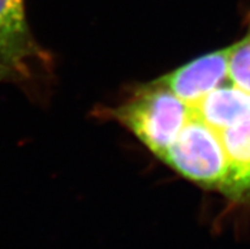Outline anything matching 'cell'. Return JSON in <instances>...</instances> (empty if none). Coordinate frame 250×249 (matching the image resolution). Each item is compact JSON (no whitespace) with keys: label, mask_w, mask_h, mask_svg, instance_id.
I'll return each instance as SVG.
<instances>
[{"label":"cell","mask_w":250,"mask_h":249,"mask_svg":"<svg viewBox=\"0 0 250 249\" xmlns=\"http://www.w3.org/2000/svg\"><path fill=\"white\" fill-rule=\"evenodd\" d=\"M0 60L18 80L32 79L40 68L50 69L52 57L32 35L24 0H0Z\"/></svg>","instance_id":"7a4b0ae2"},{"label":"cell","mask_w":250,"mask_h":249,"mask_svg":"<svg viewBox=\"0 0 250 249\" xmlns=\"http://www.w3.org/2000/svg\"><path fill=\"white\" fill-rule=\"evenodd\" d=\"M183 102L187 107L186 120L200 122L221 141L226 130L250 118V93L235 85L229 76L200 97Z\"/></svg>","instance_id":"3957f363"},{"label":"cell","mask_w":250,"mask_h":249,"mask_svg":"<svg viewBox=\"0 0 250 249\" xmlns=\"http://www.w3.org/2000/svg\"><path fill=\"white\" fill-rule=\"evenodd\" d=\"M229 78L239 88L250 93V14L245 36L230 46Z\"/></svg>","instance_id":"5b68a950"},{"label":"cell","mask_w":250,"mask_h":249,"mask_svg":"<svg viewBox=\"0 0 250 249\" xmlns=\"http://www.w3.org/2000/svg\"><path fill=\"white\" fill-rule=\"evenodd\" d=\"M228 178L221 195L234 204L250 200V118L222 134Z\"/></svg>","instance_id":"277c9868"},{"label":"cell","mask_w":250,"mask_h":249,"mask_svg":"<svg viewBox=\"0 0 250 249\" xmlns=\"http://www.w3.org/2000/svg\"><path fill=\"white\" fill-rule=\"evenodd\" d=\"M104 117L117 121L162 160L186 122L187 107L167 85L155 79L140 85L116 107L104 110Z\"/></svg>","instance_id":"6da1fadb"},{"label":"cell","mask_w":250,"mask_h":249,"mask_svg":"<svg viewBox=\"0 0 250 249\" xmlns=\"http://www.w3.org/2000/svg\"><path fill=\"white\" fill-rule=\"evenodd\" d=\"M12 80H18L17 76L14 75L12 70L9 68L4 65V63L0 60V83L3 82H12Z\"/></svg>","instance_id":"8992f818"}]
</instances>
